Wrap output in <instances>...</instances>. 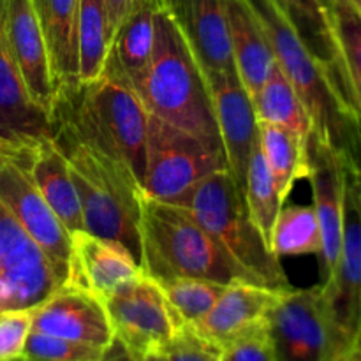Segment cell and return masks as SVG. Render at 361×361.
<instances>
[{"label": "cell", "instance_id": "6da1fadb", "mask_svg": "<svg viewBox=\"0 0 361 361\" xmlns=\"http://www.w3.org/2000/svg\"><path fill=\"white\" fill-rule=\"evenodd\" d=\"M267 34L275 60L302 99L312 134L353 169H361V120L341 78L303 42L277 0H245Z\"/></svg>", "mask_w": 361, "mask_h": 361}, {"label": "cell", "instance_id": "74e56055", "mask_svg": "<svg viewBox=\"0 0 361 361\" xmlns=\"http://www.w3.org/2000/svg\"><path fill=\"white\" fill-rule=\"evenodd\" d=\"M344 361H361V344L356 345L355 351H353Z\"/></svg>", "mask_w": 361, "mask_h": 361}, {"label": "cell", "instance_id": "5b68a950", "mask_svg": "<svg viewBox=\"0 0 361 361\" xmlns=\"http://www.w3.org/2000/svg\"><path fill=\"white\" fill-rule=\"evenodd\" d=\"M219 169H228L224 157L214 154L192 134L150 115L141 183L145 196L185 207L194 187Z\"/></svg>", "mask_w": 361, "mask_h": 361}, {"label": "cell", "instance_id": "ee69618b", "mask_svg": "<svg viewBox=\"0 0 361 361\" xmlns=\"http://www.w3.org/2000/svg\"><path fill=\"white\" fill-rule=\"evenodd\" d=\"M358 344H361V331H360V341H358Z\"/></svg>", "mask_w": 361, "mask_h": 361}, {"label": "cell", "instance_id": "7a4b0ae2", "mask_svg": "<svg viewBox=\"0 0 361 361\" xmlns=\"http://www.w3.org/2000/svg\"><path fill=\"white\" fill-rule=\"evenodd\" d=\"M133 88L150 115L192 134L226 159L207 76L171 11H155L154 51Z\"/></svg>", "mask_w": 361, "mask_h": 361}, {"label": "cell", "instance_id": "8fae6325", "mask_svg": "<svg viewBox=\"0 0 361 361\" xmlns=\"http://www.w3.org/2000/svg\"><path fill=\"white\" fill-rule=\"evenodd\" d=\"M46 141H51V115L34 101L11 55L0 0V150L23 162Z\"/></svg>", "mask_w": 361, "mask_h": 361}, {"label": "cell", "instance_id": "e0dca14e", "mask_svg": "<svg viewBox=\"0 0 361 361\" xmlns=\"http://www.w3.org/2000/svg\"><path fill=\"white\" fill-rule=\"evenodd\" d=\"M71 270L66 286L88 291L104 302L118 286L143 274L126 247L97 238L88 231L71 233Z\"/></svg>", "mask_w": 361, "mask_h": 361}, {"label": "cell", "instance_id": "4316f807", "mask_svg": "<svg viewBox=\"0 0 361 361\" xmlns=\"http://www.w3.org/2000/svg\"><path fill=\"white\" fill-rule=\"evenodd\" d=\"M277 4L310 51L342 80L337 46L328 21L324 0H277Z\"/></svg>", "mask_w": 361, "mask_h": 361}, {"label": "cell", "instance_id": "b9f144b4", "mask_svg": "<svg viewBox=\"0 0 361 361\" xmlns=\"http://www.w3.org/2000/svg\"><path fill=\"white\" fill-rule=\"evenodd\" d=\"M13 361H27L25 358H20V360H13Z\"/></svg>", "mask_w": 361, "mask_h": 361}, {"label": "cell", "instance_id": "52a82bcc", "mask_svg": "<svg viewBox=\"0 0 361 361\" xmlns=\"http://www.w3.org/2000/svg\"><path fill=\"white\" fill-rule=\"evenodd\" d=\"M321 291L348 358L358 345L361 331V169L345 168L341 256L330 281L321 284Z\"/></svg>", "mask_w": 361, "mask_h": 361}, {"label": "cell", "instance_id": "603a6c76", "mask_svg": "<svg viewBox=\"0 0 361 361\" xmlns=\"http://www.w3.org/2000/svg\"><path fill=\"white\" fill-rule=\"evenodd\" d=\"M342 80L361 120V9L355 0H324Z\"/></svg>", "mask_w": 361, "mask_h": 361}, {"label": "cell", "instance_id": "ac0fdd59", "mask_svg": "<svg viewBox=\"0 0 361 361\" xmlns=\"http://www.w3.org/2000/svg\"><path fill=\"white\" fill-rule=\"evenodd\" d=\"M171 13L203 73H236L224 0H176Z\"/></svg>", "mask_w": 361, "mask_h": 361}, {"label": "cell", "instance_id": "7bdbcfd3", "mask_svg": "<svg viewBox=\"0 0 361 361\" xmlns=\"http://www.w3.org/2000/svg\"><path fill=\"white\" fill-rule=\"evenodd\" d=\"M4 155H6V154H4V152H2V150H0V157H4Z\"/></svg>", "mask_w": 361, "mask_h": 361}, {"label": "cell", "instance_id": "ba28073f", "mask_svg": "<svg viewBox=\"0 0 361 361\" xmlns=\"http://www.w3.org/2000/svg\"><path fill=\"white\" fill-rule=\"evenodd\" d=\"M62 286L49 257L0 203V312L34 310Z\"/></svg>", "mask_w": 361, "mask_h": 361}, {"label": "cell", "instance_id": "1f68e13d", "mask_svg": "<svg viewBox=\"0 0 361 361\" xmlns=\"http://www.w3.org/2000/svg\"><path fill=\"white\" fill-rule=\"evenodd\" d=\"M32 331V310L0 312V361L25 358V345Z\"/></svg>", "mask_w": 361, "mask_h": 361}, {"label": "cell", "instance_id": "60d3db41", "mask_svg": "<svg viewBox=\"0 0 361 361\" xmlns=\"http://www.w3.org/2000/svg\"><path fill=\"white\" fill-rule=\"evenodd\" d=\"M221 361H228V360H226V356H224V355L221 356Z\"/></svg>", "mask_w": 361, "mask_h": 361}, {"label": "cell", "instance_id": "cb8c5ba5", "mask_svg": "<svg viewBox=\"0 0 361 361\" xmlns=\"http://www.w3.org/2000/svg\"><path fill=\"white\" fill-rule=\"evenodd\" d=\"M155 11L157 9L154 7L136 11L126 18L113 34L106 62L111 63L130 87H134V83L143 76L152 59L155 39Z\"/></svg>", "mask_w": 361, "mask_h": 361}, {"label": "cell", "instance_id": "44dd1931", "mask_svg": "<svg viewBox=\"0 0 361 361\" xmlns=\"http://www.w3.org/2000/svg\"><path fill=\"white\" fill-rule=\"evenodd\" d=\"M32 182L42 194L67 233L83 231V215L78 190L74 187L69 162L53 141H46L35 148L23 162Z\"/></svg>", "mask_w": 361, "mask_h": 361}, {"label": "cell", "instance_id": "83f0119b", "mask_svg": "<svg viewBox=\"0 0 361 361\" xmlns=\"http://www.w3.org/2000/svg\"><path fill=\"white\" fill-rule=\"evenodd\" d=\"M270 249L279 259L310 254L321 256L323 238L314 207H282L271 231Z\"/></svg>", "mask_w": 361, "mask_h": 361}, {"label": "cell", "instance_id": "8992f818", "mask_svg": "<svg viewBox=\"0 0 361 361\" xmlns=\"http://www.w3.org/2000/svg\"><path fill=\"white\" fill-rule=\"evenodd\" d=\"M267 341L275 361H344L321 286L289 289L268 316Z\"/></svg>", "mask_w": 361, "mask_h": 361}, {"label": "cell", "instance_id": "484cf974", "mask_svg": "<svg viewBox=\"0 0 361 361\" xmlns=\"http://www.w3.org/2000/svg\"><path fill=\"white\" fill-rule=\"evenodd\" d=\"M113 28L106 0H80L78 14V51L80 83L94 81L104 71L111 46Z\"/></svg>", "mask_w": 361, "mask_h": 361}, {"label": "cell", "instance_id": "9c48e42d", "mask_svg": "<svg viewBox=\"0 0 361 361\" xmlns=\"http://www.w3.org/2000/svg\"><path fill=\"white\" fill-rule=\"evenodd\" d=\"M102 303L115 337L137 360L161 351L178 331L162 288L145 274L118 286Z\"/></svg>", "mask_w": 361, "mask_h": 361}, {"label": "cell", "instance_id": "3957f363", "mask_svg": "<svg viewBox=\"0 0 361 361\" xmlns=\"http://www.w3.org/2000/svg\"><path fill=\"white\" fill-rule=\"evenodd\" d=\"M140 235L141 270L157 284L175 279H203L221 286L240 282L261 286L204 231L187 208L143 194Z\"/></svg>", "mask_w": 361, "mask_h": 361}, {"label": "cell", "instance_id": "836d02e7", "mask_svg": "<svg viewBox=\"0 0 361 361\" xmlns=\"http://www.w3.org/2000/svg\"><path fill=\"white\" fill-rule=\"evenodd\" d=\"M222 355L228 361H275L268 345L267 335L250 337L229 345Z\"/></svg>", "mask_w": 361, "mask_h": 361}, {"label": "cell", "instance_id": "d590c367", "mask_svg": "<svg viewBox=\"0 0 361 361\" xmlns=\"http://www.w3.org/2000/svg\"><path fill=\"white\" fill-rule=\"evenodd\" d=\"M99 361H140L129 349L123 345V342H120L118 338H113L111 344L106 348L104 356Z\"/></svg>", "mask_w": 361, "mask_h": 361}, {"label": "cell", "instance_id": "30bf717a", "mask_svg": "<svg viewBox=\"0 0 361 361\" xmlns=\"http://www.w3.org/2000/svg\"><path fill=\"white\" fill-rule=\"evenodd\" d=\"M0 203L49 257L63 286L71 270V235L49 208L30 175L14 159L0 157Z\"/></svg>", "mask_w": 361, "mask_h": 361}, {"label": "cell", "instance_id": "4dcf8cb0", "mask_svg": "<svg viewBox=\"0 0 361 361\" xmlns=\"http://www.w3.org/2000/svg\"><path fill=\"white\" fill-rule=\"evenodd\" d=\"M106 349L55 335L30 331L25 345L27 361H99Z\"/></svg>", "mask_w": 361, "mask_h": 361}, {"label": "cell", "instance_id": "8d00e7d4", "mask_svg": "<svg viewBox=\"0 0 361 361\" xmlns=\"http://www.w3.org/2000/svg\"><path fill=\"white\" fill-rule=\"evenodd\" d=\"M140 361H166V360L161 353H150V355H145Z\"/></svg>", "mask_w": 361, "mask_h": 361}, {"label": "cell", "instance_id": "d6986e66", "mask_svg": "<svg viewBox=\"0 0 361 361\" xmlns=\"http://www.w3.org/2000/svg\"><path fill=\"white\" fill-rule=\"evenodd\" d=\"M37 16L56 92L80 85V51H78V14L80 0H30Z\"/></svg>", "mask_w": 361, "mask_h": 361}, {"label": "cell", "instance_id": "5bb4252c", "mask_svg": "<svg viewBox=\"0 0 361 361\" xmlns=\"http://www.w3.org/2000/svg\"><path fill=\"white\" fill-rule=\"evenodd\" d=\"M309 176L307 180L312 187L314 210L319 221L321 238H323V279L330 281L337 268L344 229V189L345 168H349L341 155L317 140L314 134L309 136Z\"/></svg>", "mask_w": 361, "mask_h": 361}, {"label": "cell", "instance_id": "9a60e30c", "mask_svg": "<svg viewBox=\"0 0 361 361\" xmlns=\"http://www.w3.org/2000/svg\"><path fill=\"white\" fill-rule=\"evenodd\" d=\"M32 331L102 349L115 338L104 303L74 286H62L32 310Z\"/></svg>", "mask_w": 361, "mask_h": 361}, {"label": "cell", "instance_id": "f546056e", "mask_svg": "<svg viewBox=\"0 0 361 361\" xmlns=\"http://www.w3.org/2000/svg\"><path fill=\"white\" fill-rule=\"evenodd\" d=\"M243 194H245L247 207H249L254 222H256L261 235L264 236V240L270 245L271 231H274L275 221H277L282 203L279 200L274 178H271V173L268 169V164L264 161L259 145L254 150L249 168H247Z\"/></svg>", "mask_w": 361, "mask_h": 361}, {"label": "cell", "instance_id": "ffe728a7", "mask_svg": "<svg viewBox=\"0 0 361 361\" xmlns=\"http://www.w3.org/2000/svg\"><path fill=\"white\" fill-rule=\"evenodd\" d=\"M224 6L236 73L252 97L275 66L274 51L263 27L245 0H224Z\"/></svg>", "mask_w": 361, "mask_h": 361}, {"label": "cell", "instance_id": "277c9868", "mask_svg": "<svg viewBox=\"0 0 361 361\" xmlns=\"http://www.w3.org/2000/svg\"><path fill=\"white\" fill-rule=\"evenodd\" d=\"M183 208L261 286L275 291L293 289L281 259L261 235L245 194L229 169H219L201 180Z\"/></svg>", "mask_w": 361, "mask_h": 361}, {"label": "cell", "instance_id": "d6a6232c", "mask_svg": "<svg viewBox=\"0 0 361 361\" xmlns=\"http://www.w3.org/2000/svg\"><path fill=\"white\" fill-rule=\"evenodd\" d=\"M166 361H221L222 353L201 341L187 328L176 331L175 337L161 349Z\"/></svg>", "mask_w": 361, "mask_h": 361}, {"label": "cell", "instance_id": "f1b7e54d", "mask_svg": "<svg viewBox=\"0 0 361 361\" xmlns=\"http://www.w3.org/2000/svg\"><path fill=\"white\" fill-rule=\"evenodd\" d=\"M159 286L168 300L178 330L192 328L194 324L200 323L214 309L217 300L228 288L203 279H175Z\"/></svg>", "mask_w": 361, "mask_h": 361}, {"label": "cell", "instance_id": "2e32d148", "mask_svg": "<svg viewBox=\"0 0 361 361\" xmlns=\"http://www.w3.org/2000/svg\"><path fill=\"white\" fill-rule=\"evenodd\" d=\"M4 34L30 95L51 115L56 85L48 48L30 0H4Z\"/></svg>", "mask_w": 361, "mask_h": 361}, {"label": "cell", "instance_id": "f35d334b", "mask_svg": "<svg viewBox=\"0 0 361 361\" xmlns=\"http://www.w3.org/2000/svg\"><path fill=\"white\" fill-rule=\"evenodd\" d=\"M161 4H162V7H164V9L173 11V9H175L176 0H161Z\"/></svg>", "mask_w": 361, "mask_h": 361}, {"label": "cell", "instance_id": "7c38bea8", "mask_svg": "<svg viewBox=\"0 0 361 361\" xmlns=\"http://www.w3.org/2000/svg\"><path fill=\"white\" fill-rule=\"evenodd\" d=\"M282 293L245 282L228 286L214 309L187 330L224 353L236 342L267 335L268 316Z\"/></svg>", "mask_w": 361, "mask_h": 361}, {"label": "cell", "instance_id": "f6af8a7d", "mask_svg": "<svg viewBox=\"0 0 361 361\" xmlns=\"http://www.w3.org/2000/svg\"><path fill=\"white\" fill-rule=\"evenodd\" d=\"M355 4H356V0H355Z\"/></svg>", "mask_w": 361, "mask_h": 361}, {"label": "cell", "instance_id": "7402d4cb", "mask_svg": "<svg viewBox=\"0 0 361 361\" xmlns=\"http://www.w3.org/2000/svg\"><path fill=\"white\" fill-rule=\"evenodd\" d=\"M309 137L284 127L259 122V148L284 204L296 182L309 176Z\"/></svg>", "mask_w": 361, "mask_h": 361}, {"label": "cell", "instance_id": "ab89813d", "mask_svg": "<svg viewBox=\"0 0 361 361\" xmlns=\"http://www.w3.org/2000/svg\"><path fill=\"white\" fill-rule=\"evenodd\" d=\"M356 6H358L360 9H361V0H356Z\"/></svg>", "mask_w": 361, "mask_h": 361}, {"label": "cell", "instance_id": "d4e9b609", "mask_svg": "<svg viewBox=\"0 0 361 361\" xmlns=\"http://www.w3.org/2000/svg\"><path fill=\"white\" fill-rule=\"evenodd\" d=\"M252 102L257 122L284 127L303 137L312 134V120L277 60L263 87L252 95Z\"/></svg>", "mask_w": 361, "mask_h": 361}, {"label": "cell", "instance_id": "e575fe53", "mask_svg": "<svg viewBox=\"0 0 361 361\" xmlns=\"http://www.w3.org/2000/svg\"><path fill=\"white\" fill-rule=\"evenodd\" d=\"M106 6H108V14L109 21H111L113 34H115L116 28L120 27V23H122L126 18H129L130 14L136 13V11L148 9V7L164 9L161 0H106Z\"/></svg>", "mask_w": 361, "mask_h": 361}, {"label": "cell", "instance_id": "4fadbf2b", "mask_svg": "<svg viewBox=\"0 0 361 361\" xmlns=\"http://www.w3.org/2000/svg\"><path fill=\"white\" fill-rule=\"evenodd\" d=\"M204 76L210 87L228 169L243 190L250 157L259 145V122L252 97L240 81L238 73L207 71Z\"/></svg>", "mask_w": 361, "mask_h": 361}]
</instances>
